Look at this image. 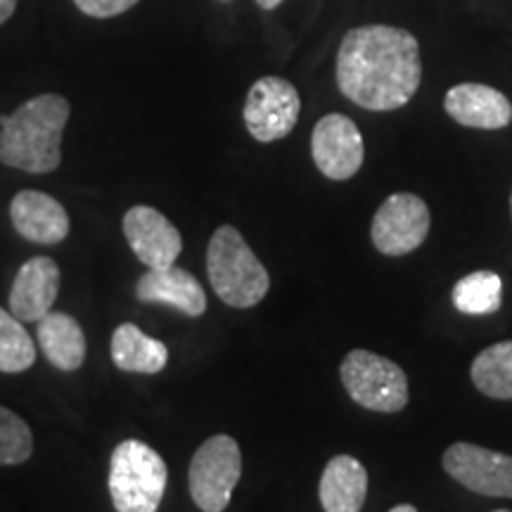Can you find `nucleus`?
<instances>
[{"mask_svg": "<svg viewBox=\"0 0 512 512\" xmlns=\"http://www.w3.org/2000/svg\"><path fill=\"white\" fill-rule=\"evenodd\" d=\"M74 3L83 15L95 17V19H107V17L124 15L126 10H131L133 5L140 3V0H74Z\"/></svg>", "mask_w": 512, "mask_h": 512, "instance_id": "nucleus-23", "label": "nucleus"}, {"mask_svg": "<svg viewBox=\"0 0 512 512\" xmlns=\"http://www.w3.org/2000/svg\"><path fill=\"white\" fill-rule=\"evenodd\" d=\"M36 344L22 320L0 309V373H24L34 366Z\"/></svg>", "mask_w": 512, "mask_h": 512, "instance_id": "nucleus-21", "label": "nucleus"}, {"mask_svg": "<svg viewBox=\"0 0 512 512\" xmlns=\"http://www.w3.org/2000/svg\"><path fill=\"white\" fill-rule=\"evenodd\" d=\"M34 453V434L17 413L0 406V465H22Z\"/></svg>", "mask_w": 512, "mask_h": 512, "instance_id": "nucleus-22", "label": "nucleus"}, {"mask_svg": "<svg viewBox=\"0 0 512 512\" xmlns=\"http://www.w3.org/2000/svg\"><path fill=\"white\" fill-rule=\"evenodd\" d=\"M242 477V451L228 434L209 437L190 460V496L202 512H223Z\"/></svg>", "mask_w": 512, "mask_h": 512, "instance_id": "nucleus-6", "label": "nucleus"}, {"mask_svg": "<svg viewBox=\"0 0 512 512\" xmlns=\"http://www.w3.org/2000/svg\"><path fill=\"white\" fill-rule=\"evenodd\" d=\"M503 280L494 271H475L453 287V306L465 316H489L501 309Z\"/></svg>", "mask_w": 512, "mask_h": 512, "instance_id": "nucleus-20", "label": "nucleus"}, {"mask_svg": "<svg viewBox=\"0 0 512 512\" xmlns=\"http://www.w3.org/2000/svg\"><path fill=\"white\" fill-rule=\"evenodd\" d=\"M60 292V266L50 256H34L17 271L10 290V311L22 323H38L53 311Z\"/></svg>", "mask_w": 512, "mask_h": 512, "instance_id": "nucleus-12", "label": "nucleus"}, {"mask_svg": "<svg viewBox=\"0 0 512 512\" xmlns=\"http://www.w3.org/2000/svg\"><path fill=\"white\" fill-rule=\"evenodd\" d=\"M432 214L427 202L413 192H394L375 211L370 238L384 256H406L427 240Z\"/></svg>", "mask_w": 512, "mask_h": 512, "instance_id": "nucleus-7", "label": "nucleus"}, {"mask_svg": "<svg viewBox=\"0 0 512 512\" xmlns=\"http://www.w3.org/2000/svg\"><path fill=\"white\" fill-rule=\"evenodd\" d=\"M67 98L36 95L0 119V162L27 174H50L62 162V133L67 126Z\"/></svg>", "mask_w": 512, "mask_h": 512, "instance_id": "nucleus-2", "label": "nucleus"}, {"mask_svg": "<svg viewBox=\"0 0 512 512\" xmlns=\"http://www.w3.org/2000/svg\"><path fill=\"white\" fill-rule=\"evenodd\" d=\"M136 297L143 304L171 306L190 318H200L207 311V294H204L202 283L176 264L140 275Z\"/></svg>", "mask_w": 512, "mask_h": 512, "instance_id": "nucleus-15", "label": "nucleus"}, {"mask_svg": "<svg viewBox=\"0 0 512 512\" xmlns=\"http://www.w3.org/2000/svg\"><path fill=\"white\" fill-rule=\"evenodd\" d=\"M112 361L124 373L155 375L169 363V347L145 335L138 325L124 323L112 335Z\"/></svg>", "mask_w": 512, "mask_h": 512, "instance_id": "nucleus-18", "label": "nucleus"}, {"mask_svg": "<svg viewBox=\"0 0 512 512\" xmlns=\"http://www.w3.org/2000/svg\"><path fill=\"white\" fill-rule=\"evenodd\" d=\"M444 110L456 124L479 131H498L512 121V102L484 83L453 86L444 98Z\"/></svg>", "mask_w": 512, "mask_h": 512, "instance_id": "nucleus-13", "label": "nucleus"}, {"mask_svg": "<svg viewBox=\"0 0 512 512\" xmlns=\"http://www.w3.org/2000/svg\"><path fill=\"white\" fill-rule=\"evenodd\" d=\"M17 10V0H0V24H5Z\"/></svg>", "mask_w": 512, "mask_h": 512, "instance_id": "nucleus-24", "label": "nucleus"}, {"mask_svg": "<svg viewBox=\"0 0 512 512\" xmlns=\"http://www.w3.org/2000/svg\"><path fill=\"white\" fill-rule=\"evenodd\" d=\"M446 475L470 489L472 494L489 498H512V456L491 448L456 441L441 458Z\"/></svg>", "mask_w": 512, "mask_h": 512, "instance_id": "nucleus-9", "label": "nucleus"}, {"mask_svg": "<svg viewBox=\"0 0 512 512\" xmlns=\"http://www.w3.org/2000/svg\"><path fill=\"white\" fill-rule=\"evenodd\" d=\"M280 3H283V0H256V5H259V8H264V10H275Z\"/></svg>", "mask_w": 512, "mask_h": 512, "instance_id": "nucleus-25", "label": "nucleus"}, {"mask_svg": "<svg viewBox=\"0 0 512 512\" xmlns=\"http://www.w3.org/2000/svg\"><path fill=\"white\" fill-rule=\"evenodd\" d=\"M351 401L375 413H399L408 403V377L399 363L375 351L354 349L339 366Z\"/></svg>", "mask_w": 512, "mask_h": 512, "instance_id": "nucleus-5", "label": "nucleus"}, {"mask_svg": "<svg viewBox=\"0 0 512 512\" xmlns=\"http://www.w3.org/2000/svg\"><path fill=\"white\" fill-rule=\"evenodd\" d=\"M311 157L316 169L330 181H349L361 171L366 145L358 126L344 114H325L313 126Z\"/></svg>", "mask_w": 512, "mask_h": 512, "instance_id": "nucleus-10", "label": "nucleus"}, {"mask_svg": "<svg viewBox=\"0 0 512 512\" xmlns=\"http://www.w3.org/2000/svg\"><path fill=\"white\" fill-rule=\"evenodd\" d=\"M36 325L38 347L55 368L72 373V370L83 366V361H86V335L69 313L50 311Z\"/></svg>", "mask_w": 512, "mask_h": 512, "instance_id": "nucleus-17", "label": "nucleus"}, {"mask_svg": "<svg viewBox=\"0 0 512 512\" xmlns=\"http://www.w3.org/2000/svg\"><path fill=\"white\" fill-rule=\"evenodd\" d=\"M12 226L24 240L57 245L69 235V214L55 197L41 190H22L10 202Z\"/></svg>", "mask_w": 512, "mask_h": 512, "instance_id": "nucleus-14", "label": "nucleus"}, {"mask_svg": "<svg viewBox=\"0 0 512 512\" xmlns=\"http://www.w3.org/2000/svg\"><path fill=\"white\" fill-rule=\"evenodd\" d=\"M302 114V98L290 81L280 76H264L249 88L245 110V126L249 136L259 143H275L287 138Z\"/></svg>", "mask_w": 512, "mask_h": 512, "instance_id": "nucleus-8", "label": "nucleus"}, {"mask_svg": "<svg viewBox=\"0 0 512 512\" xmlns=\"http://www.w3.org/2000/svg\"><path fill=\"white\" fill-rule=\"evenodd\" d=\"M389 512H418V508H415V505H411V503H401V505H396V508H392Z\"/></svg>", "mask_w": 512, "mask_h": 512, "instance_id": "nucleus-26", "label": "nucleus"}, {"mask_svg": "<svg viewBox=\"0 0 512 512\" xmlns=\"http://www.w3.org/2000/svg\"><path fill=\"white\" fill-rule=\"evenodd\" d=\"M164 458L145 441L126 439L110 460V494L117 512H157L166 491Z\"/></svg>", "mask_w": 512, "mask_h": 512, "instance_id": "nucleus-4", "label": "nucleus"}, {"mask_svg": "<svg viewBox=\"0 0 512 512\" xmlns=\"http://www.w3.org/2000/svg\"><path fill=\"white\" fill-rule=\"evenodd\" d=\"M325 512H361L368 496V470L354 456H335L325 465L318 484Z\"/></svg>", "mask_w": 512, "mask_h": 512, "instance_id": "nucleus-16", "label": "nucleus"}, {"mask_svg": "<svg viewBox=\"0 0 512 512\" xmlns=\"http://www.w3.org/2000/svg\"><path fill=\"white\" fill-rule=\"evenodd\" d=\"M124 235L140 264H145L150 271L174 266L183 249V238L174 223L166 219L162 211L145 207V204L126 211Z\"/></svg>", "mask_w": 512, "mask_h": 512, "instance_id": "nucleus-11", "label": "nucleus"}, {"mask_svg": "<svg viewBox=\"0 0 512 512\" xmlns=\"http://www.w3.org/2000/svg\"><path fill=\"white\" fill-rule=\"evenodd\" d=\"M211 290L233 309H252L271 290V275L252 252L238 228L221 226L207 247Z\"/></svg>", "mask_w": 512, "mask_h": 512, "instance_id": "nucleus-3", "label": "nucleus"}, {"mask_svg": "<svg viewBox=\"0 0 512 512\" xmlns=\"http://www.w3.org/2000/svg\"><path fill=\"white\" fill-rule=\"evenodd\" d=\"M510 214H512V192H510Z\"/></svg>", "mask_w": 512, "mask_h": 512, "instance_id": "nucleus-27", "label": "nucleus"}, {"mask_svg": "<svg viewBox=\"0 0 512 512\" xmlns=\"http://www.w3.org/2000/svg\"><path fill=\"white\" fill-rule=\"evenodd\" d=\"M494 512H512V510H494Z\"/></svg>", "mask_w": 512, "mask_h": 512, "instance_id": "nucleus-28", "label": "nucleus"}, {"mask_svg": "<svg viewBox=\"0 0 512 512\" xmlns=\"http://www.w3.org/2000/svg\"><path fill=\"white\" fill-rule=\"evenodd\" d=\"M477 392L496 401H512V339L482 349L470 366Z\"/></svg>", "mask_w": 512, "mask_h": 512, "instance_id": "nucleus-19", "label": "nucleus"}, {"mask_svg": "<svg viewBox=\"0 0 512 512\" xmlns=\"http://www.w3.org/2000/svg\"><path fill=\"white\" fill-rule=\"evenodd\" d=\"M335 74L344 98L363 110H401L413 100L422 81L420 43L401 27H356L339 43Z\"/></svg>", "mask_w": 512, "mask_h": 512, "instance_id": "nucleus-1", "label": "nucleus"}]
</instances>
